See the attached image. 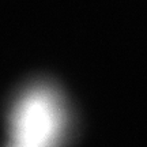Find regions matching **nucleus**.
Listing matches in <instances>:
<instances>
[{"mask_svg": "<svg viewBox=\"0 0 147 147\" xmlns=\"http://www.w3.org/2000/svg\"><path fill=\"white\" fill-rule=\"evenodd\" d=\"M60 101L49 89L27 93L15 110L11 147H53L63 129Z\"/></svg>", "mask_w": 147, "mask_h": 147, "instance_id": "1", "label": "nucleus"}]
</instances>
